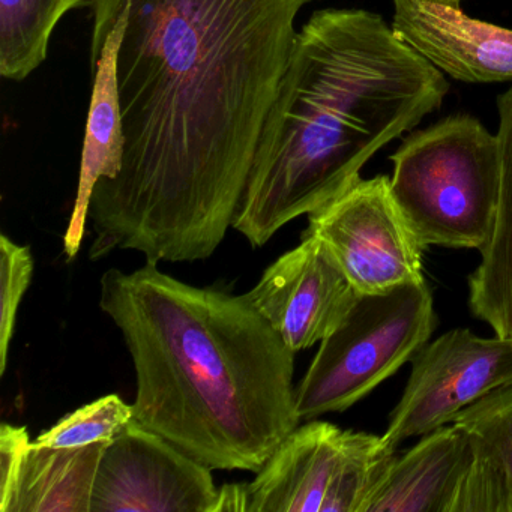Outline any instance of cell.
<instances>
[{
  "label": "cell",
  "mask_w": 512,
  "mask_h": 512,
  "mask_svg": "<svg viewBox=\"0 0 512 512\" xmlns=\"http://www.w3.org/2000/svg\"><path fill=\"white\" fill-rule=\"evenodd\" d=\"M94 0H0V76L23 82L46 62L56 26Z\"/></svg>",
  "instance_id": "16"
},
{
  "label": "cell",
  "mask_w": 512,
  "mask_h": 512,
  "mask_svg": "<svg viewBox=\"0 0 512 512\" xmlns=\"http://www.w3.org/2000/svg\"><path fill=\"white\" fill-rule=\"evenodd\" d=\"M452 422L473 451L460 512H512V385L479 398Z\"/></svg>",
  "instance_id": "13"
},
{
  "label": "cell",
  "mask_w": 512,
  "mask_h": 512,
  "mask_svg": "<svg viewBox=\"0 0 512 512\" xmlns=\"http://www.w3.org/2000/svg\"><path fill=\"white\" fill-rule=\"evenodd\" d=\"M392 31L437 70L466 83L512 80V29L440 0H394Z\"/></svg>",
  "instance_id": "11"
},
{
  "label": "cell",
  "mask_w": 512,
  "mask_h": 512,
  "mask_svg": "<svg viewBox=\"0 0 512 512\" xmlns=\"http://www.w3.org/2000/svg\"><path fill=\"white\" fill-rule=\"evenodd\" d=\"M403 395L383 439L397 449L424 436L494 389L512 385V337H478L470 329L445 332L413 356Z\"/></svg>",
  "instance_id": "8"
},
{
  "label": "cell",
  "mask_w": 512,
  "mask_h": 512,
  "mask_svg": "<svg viewBox=\"0 0 512 512\" xmlns=\"http://www.w3.org/2000/svg\"><path fill=\"white\" fill-rule=\"evenodd\" d=\"M389 187L422 247L484 250L499 203L500 145L478 119L451 116L391 157Z\"/></svg>",
  "instance_id": "4"
},
{
  "label": "cell",
  "mask_w": 512,
  "mask_h": 512,
  "mask_svg": "<svg viewBox=\"0 0 512 512\" xmlns=\"http://www.w3.org/2000/svg\"><path fill=\"white\" fill-rule=\"evenodd\" d=\"M395 454L383 436L311 419L248 484L250 512H362Z\"/></svg>",
  "instance_id": "6"
},
{
  "label": "cell",
  "mask_w": 512,
  "mask_h": 512,
  "mask_svg": "<svg viewBox=\"0 0 512 512\" xmlns=\"http://www.w3.org/2000/svg\"><path fill=\"white\" fill-rule=\"evenodd\" d=\"M31 442L26 427L8 422L0 425V509L4 508L13 496L23 458Z\"/></svg>",
  "instance_id": "19"
},
{
  "label": "cell",
  "mask_w": 512,
  "mask_h": 512,
  "mask_svg": "<svg viewBox=\"0 0 512 512\" xmlns=\"http://www.w3.org/2000/svg\"><path fill=\"white\" fill-rule=\"evenodd\" d=\"M250 512V487L242 484H226L218 490L217 503L212 512Z\"/></svg>",
  "instance_id": "20"
},
{
  "label": "cell",
  "mask_w": 512,
  "mask_h": 512,
  "mask_svg": "<svg viewBox=\"0 0 512 512\" xmlns=\"http://www.w3.org/2000/svg\"><path fill=\"white\" fill-rule=\"evenodd\" d=\"M245 295L296 353L329 337L361 293L325 247L313 236H304Z\"/></svg>",
  "instance_id": "10"
},
{
  "label": "cell",
  "mask_w": 512,
  "mask_h": 512,
  "mask_svg": "<svg viewBox=\"0 0 512 512\" xmlns=\"http://www.w3.org/2000/svg\"><path fill=\"white\" fill-rule=\"evenodd\" d=\"M499 110V203L490 241L469 277V307L494 334L512 337V88L497 98Z\"/></svg>",
  "instance_id": "14"
},
{
  "label": "cell",
  "mask_w": 512,
  "mask_h": 512,
  "mask_svg": "<svg viewBox=\"0 0 512 512\" xmlns=\"http://www.w3.org/2000/svg\"><path fill=\"white\" fill-rule=\"evenodd\" d=\"M317 0H94L125 8L116 80L124 164L100 179L89 259L197 262L233 226L263 125Z\"/></svg>",
  "instance_id": "1"
},
{
  "label": "cell",
  "mask_w": 512,
  "mask_h": 512,
  "mask_svg": "<svg viewBox=\"0 0 512 512\" xmlns=\"http://www.w3.org/2000/svg\"><path fill=\"white\" fill-rule=\"evenodd\" d=\"M436 326L433 293L425 280L359 295L296 386L301 421L355 406L412 361Z\"/></svg>",
  "instance_id": "5"
},
{
  "label": "cell",
  "mask_w": 512,
  "mask_h": 512,
  "mask_svg": "<svg viewBox=\"0 0 512 512\" xmlns=\"http://www.w3.org/2000/svg\"><path fill=\"white\" fill-rule=\"evenodd\" d=\"M133 419V404L125 403L119 395H106L68 413L32 442L50 448H79L110 442Z\"/></svg>",
  "instance_id": "17"
},
{
  "label": "cell",
  "mask_w": 512,
  "mask_h": 512,
  "mask_svg": "<svg viewBox=\"0 0 512 512\" xmlns=\"http://www.w3.org/2000/svg\"><path fill=\"white\" fill-rule=\"evenodd\" d=\"M0 376L8 368L20 304L31 286L35 262L31 248L0 235Z\"/></svg>",
  "instance_id": "18"
},
{
  "label": "cell",
  "mask_w": 512,
  "mask_h": 512,
  "mask_svg": "<svg viewBox=\"0 0 512 512\" xmlns=\"http://www.w3.org/2000/svg\"><path fill=\"white\" fill-rule=\"evenodd\" d=\"M211 472L133 419L104 451L91 512H212Z\"/></svg>",
  "instance_id": "9"
},
{
  "label": "cell",
  "mask_w": 512,
  "mask_h": 512,
  "mask_svg": "<svg viewBox=\"0 0 512 512\" xmlns=\"http://www.w3.org/2000/svg\"><path fill=\"white\" fill-rule=\"evenodd\" d=\"M442 71L379 14L326 8L296 35L233 229L251 247L340 196L376 152L442 106Z\"/></svg>",
  "instance_id": "3"
},
{
  "label": "cell",
  "mask_w": 512,
  "mask_h": 512,
  "mask_svg": "<svg viewBox=\"0 0 512 512\" xmlns=\"http://www.w3.org/2000/svg\"><path fill=\"white\" fill-rule=\"evenodd\" d=\"M302 236L316 238L361 295L425 280V248L395 203L388 176L359 178L308 215Z\"/></svg>",
  "instance_id": "7"
},
{
  "label": "cell",
  "mask_w": 512,
  "mask_h": 512,
  "mask_svg": "<svg viewBox=\"0 0 512 512\" xmlns=\"http://www.w3.org/2000/svg\"><path fill=\"white\" fill-rule=\"evenodd\" d=\"M440 2H446V4L460 5L461 0H440Z\"/></svg>",
  "instance_id": "21"
},
{
  "label": "cell",
  "mask_w": 512,
  "mask_h": 512,
  "mask_svg": "<svg viewBox=\"0 0 512 512\" xmlns=\"http://www.w3.org/2000/svg\"><path fill=\"white\" fill-rule=\"evenodd\" d=\"M109 443L50 448L31 442L13 496L0 512H91L98 467Z\"/></svg>",
  "instance_id": "15"
},
{
  "label": "cell",
  "mask_w": 512,
  "mask_h": 512,
  "mask_svg": "<svg viewBox=\"0 0 512 512\" xmlns=\"http://www.w3.org/2000/svg\"><path fill=\"white\" fill-rule=\"evenodd\" d=\"M472 461L466 431L454 422L442 425L394 455L362 512H460Z\"/></svg>",
  "instance_id": "12"
},
{
  "label": "cell",
  "mask_w": 512,
  "mask_h": 512,
  "mask_svg": "<svg viewBox=\"0 0 512 512\" xmlns=\"http://www.w3.org/2000/svg\"><path fill=\"white\" fill-rule=\"evenodd\" d=\"M100 308L133 359L134 419L209 469L257 473L299 427L295 352L247 295L146 262L104 272Z\"/></svg>",
  "instance_id": "2"
}]
</instances>
